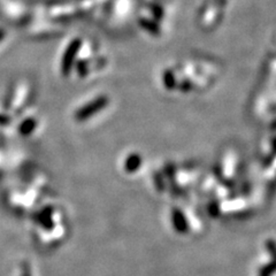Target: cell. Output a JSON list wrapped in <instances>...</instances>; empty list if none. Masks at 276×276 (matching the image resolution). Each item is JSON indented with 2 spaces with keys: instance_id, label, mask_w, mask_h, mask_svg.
<instances>
[{
  "instance_id": "cell-1",
  "label": "cell",
  "mask_w": 276,
  "mask_h": 276,
  "mask_svg": "<svg viewBox=\"0 0 276 276\" xmlns=\"http://www.w3.org/2000/svg\"><path fill=\"white\" fill-rule=\"evenodd\" d=\"M78 50V42L75 41L74 43H72L71 45L68 46L67 51L65 52L64 59H62V72L68 73L69 69L72 67V62L75 58L76 52Z\"/></svg>"
},
{
  "instance_id": "cell-2",
  "label": "cell",
  "mask_w": 276,
  "mask_h": 276,
  "mask_svg": "<svg viewBox=\"0 0 276 276\" xmlns=\"http://www.w3.org/2000/svg\"><path fill=\"white\" fill-rule=\"evenodd\" d=\"M35 128H36V121L32 119L25 120V121L21 125V131H22V134H25V135L31 134V132L34 131Z\"/></svg>"
},
{
  "instance_id": "cell-3",
  "label": "cell",
  "mask_w": 276,
  "mask_h": 276,
  "mask_svg": "<svg viewBox=\"0 0 276 276\" xmlns=\"http://www.w3.org/2000/svg\"><path fill=\"white\" fill-rule=\"evenodd\" d=\"M4 36H5V32H4V30H1V29H0V41H2V38H4Z\"/></svg>"
},
{
  "instance_id": "cell-4",
  "label": "cell",
  "mask_w": 276,
  "mask_h": 276,
  "mask_svg": "<svg viewBox=\"0 0 276 276\" xmlns=\"http://www.w3.org/2000/svg\"><path fill=\"white\" fill-rule=\"evenodd\" d=\"M25 276H30V275H29V274H28V275H25Z\"/></svg>"
}]
</instances>
